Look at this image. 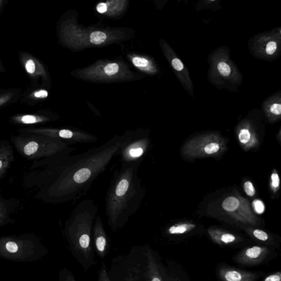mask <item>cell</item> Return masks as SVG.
<instances>
[{
    "instance_id": "7a4b0ae2",
    "label": "cell",
    "mask_w": 281,
    "mask_h": 281,
    "mask_svg": "<svg viewBox=\"0 0 281 281\" xmlns=\"http://www.w3.org/2000/svg\"><path fill=\"white\" fill-rule=\"evenodd\" d=\"M142 163H121L111 178L105 198V213L114 232L126 224L144 200L145 189L138 176Z\"/></svg>"
},
{
    "instance_id": "4316f807",
    "label": "cell",
    "mask_w": 281,
    "mask_h": 281,
    "mask_svg": "<svg viewBox=\"0 0 281 281\" xmlns=\"http://www.w3.org/2000/svg\"><path fill=\"white\" fill-rule=\"evenodd\" d=\"M172 66L173 68L175 69L178 70V71H181L184 68V64L179 58H175L172 61Z\"/></svg>"
},
{
    "instance_id": "8992f818",
    "label": "cell",
    "mask_w": 281,
    "mask_h": 281,
    "mask_svg": "<svg viewBox=\"0 0 281 281\" xmlns=\"http://www.w3.org/2000/svg\"><path fill=\"white\" fill-rule=\"evenodd\" d=\"M35 246L31 242L14 238L0 239V255L9 259L23 260L35 253Z\"/></svg>"
},
{
    "instance_id": "9c48e42d",
    "label": "cell",
    "mask_w": 281,
    "mask_h": 281,
    "mask_svg": "<svg viewBox=\"0 0 281 281\" xmlns=\"http://www.w3.org/2000/svg\"><path fill=\"white\" fill-rule=\"evenodd\" d=\"M218 275L221 281H255L259 277L254 272L243 271L225 265L218 268Z\"/></svg>"
},
{
    "instance_id": "5b68a950",
    "label": "cell",
    "mask_w": 281,
    "mask_h": 281,
    "mask_svg": "<svg viewBox=\"0 0 281 281\" xmlns=\"http://www.w3.org/2000/svg\"><path fill=\"white\" fill-rule=\"evenodd\" d=\"M122 143L118 157L121 163L142 162L150 148V138L144 130L128 131L121 136Z\"/></svg>"
},
{
    "instance_id": "d6986e66",
    "label": "cell",
    "mask_w": 281,
    "mask_h": 281,
    "mask_svg": "<svg viewBox=\"0 0 281 281\" xmlns=\"http://www.w3.org/2000/svg\"><path fill=\"white\" fill-rule=\"evenodd\" d=\"M218 69L222 75L227 77L231 73V68L227 63L224 62H221L219 63L218 65Z\"/></svg>"
},
{
    "instance_id": "1f68e13d",
    "label": "cell",
    "mask_w": 281,
    "mask_h": 281,
    "mask_svg": "<svg viewBox=\"0 0 281 281\" xmlns=\"http://www.w3.org/2000/svg\"><path fill=\"white\" fill-rule=\"evenodd\" d=\"M4 167V162L2 159H0V171H2Z\"/></svg>"
},
{
    "instance_id": "f546056e",
    "label": "cell",
    "mask_w": 281,
    "mask_h": 281,
    "mask_svg": "<svg viewBox=\"0 0 281 281\" xmlns=\"http://www.w3.org/2000/svg\"><path fill=\"white\" fill-rule=\"evenodd\" d=\"M97 10L100 14L106 13L107 11V6L105 4L101 3L97 5Z\"/></svg>"
},
{
    "instance_id": "30bf717a",
    "label": "cell",
    "mask_w": 281,
    "mask_h": 281,
    "mask_svg": "<svg viewBox=\"0 0 281 281\" xmlns=\"http://www.w3.org/2000/svg\"><path fill=\"white\" fill-rule=\"evenodd\" d=\"M210 237L213 241L220 245H230L236 242L238 238L233 234L219 230H209Z\"/></svg>"
},
{
    "instance_id": "ba28073f",
    "label": "cell",
    "mask_w": 281,
    "mask_h": 281,
    "mask_svg": "<svg viewBox=\"0 0 281 281\" xmlns=\"http://www.w3.org/2000/svg\"><path fill=\"white\" fill-rule=\"evenodd\" d=\"M92 236L95 252L98 256L104 258L108 253L109 242L102 220L99 215H97L93 226Z\"/></svg>"
},
{
    "instance_id": "ac0fdd59",
    "label": "cell",
    "mask_w": 281,
    "mask_h": 281,
    "mask_svg": "<svg viewBox=\"0 0 281 281\" xmlns=\"http://www.w3.org/2000/svg\"><path fill=\"white\" fill-rule=\"evenodd\" d=\"M253 235L257 240L262 242H266L269 240L268 234L262 230L255 229L253 231Z\"/></svg>"
},
{
    "instance_id": "8fae6325",
    "label": "cell",
    "mask_w": 281,
    "mask_h": 281,
    "mask_svg": "<svg viewBox=\"0 0 281 281\" xmlns=\"http://www.w3.org/2000/svg\"><path fill=\"white\" fill-rule=\"evenodd\" d=\"M195 227V225L190 223L177 224L170 227L168 232L170 235H183V234L191 231Z\"/></svg>"
},
{
    "instance_id": "d6a6232c",
    "label": "cell",
    "mask_w": 281,
    "mask_h": 281,
    "mask_svg": "<svg viewBox=\"0 0 281 281\" xmlns=\"http://www.w3.org/2000/svg\"><path fill=\"white\" fill-rule=\"evenodd\" d=\"M0 103H1V100H0Z\"/></svg>"
},
{
    "instance_id": "e0dca14e",
    "label": "cell",
    "mask_w": 281,
    "mask_h": 281,
    "mask_svg": "<svg viewBox=\"0 0 281 281\" xmlns=\"http://www.w3.org/2000/svg\"><path fill=\"white\" fill-rule=\"evenodd\" d=\"M251 134L247 128H243L239 133V142L243 144H247L249 142Z\"/></svg>"
},
{
    "instance_id": "83f0119b",
    "label": "cell",
    "mask_w": 281,
    "mask_h": 281,
    "mask_svg": "<svg viewBox=\"0 0 281 281\" xmlns=\"http://www.w3.org/2000/svg\"><path fill=\"white\" fill-rule=\"evenodd\" d=\"M26 69L28 73L31 74L34 73L36 69L34 62L32 60H28L26 64Z\"/></svg>"
},
{
    "instance_id": "44dd1931",
    "label": "cell",
    "mask_w": 281,
    "mask_h": 281,
    "mask_svg": "<svg viewBox=\"0 0 281 281\" xmlns=\"http://www.w3.org/2000/svg\"><path fill=\"white\" fill-rule=\"evenodd\" d=\"M132 62L134 66L138 68H145L149 65V61L144 58L134 57Z\"/></svg>"
},
{
    "instance_id": "3957f363",
    "label": "cell",
    "mask_w": 281,
    "mask_h": 281,
    "mask_svg": "<svg viewBox=\"0 0 281 281\" xmlns=\"http://www.w3.org/2000/svg\"><path fill=\"white\" fill-rule=\"evenodd\" d=\"M174 272L148 244L133 247L127 254L115 257L108 271L110 281H181Z\"/></svg>"
},
{
    "instance_id": "277c9868",
    "label": "cell",
    "mask_w": 281,
    "mask_h": 281,
    "mask_svg": "<svg viewBox=\"0 0 281 281\" xmlns=\"http://www.w3.org/2000/svg\"><path fill=\"white\" fill-rule=\"evenodd\" d=\"M97 213L94 201L89 199L82 201L70 213L64 227V235L70 251L85 271L97 262L92 237Z\"/></svg>"
},
{
    "instance_id": "603a6c76",
    "label": "cell",
    "mask_w": 281,
    "mask_h": 281,
    "mask_svg": "<svg viewBox=\"0 0 281 281\" xmlns=\"http://www.w3.org/2000/svg\"><path fill=\"white\" fill-rule=\"evenodd\" d=\"M21 120L24 124H30L36 122L37 121V119L36 117L34 115H27L23 116Z\"/></svg>"
},
{
    "instance_id": "4fadbf2b",
    "label": "cell",
    "mask_w": 281,
    "mask_h": 281,
    "mask_svg": "<svg viewBox=\"0 0 281 281\" xmlns=\"http://www.w3.org/2000/svg\"><path fill=\"white\" fill-rule=\"evenodd\" d=\"M106 39V34L102 32H94L92 33L90 35V42L93 44H101L103 43Z\"/></svg>"
},
{
    "instance_id": "52a82bcc",
    "label": "cell",
    "mask_w": 281,
    "mask_h": 281,
    "mask_svg": "<svg viewBox=\"0 0 281 281\" xmlns=\"http://www.w3.org/2000/svg\"><path fill=\"white\" fill-rule=\"evenodd\" d=\"M270 253V249L263 246L255 245L245 248L236 257V261L244 265H255L264 260Z\"/></svg>"
},
{
    "instance_id": "d4e9b609",
    "label": "cell",
    "mask_w": 281,
    "mask_h": 281,
    "mask_svg": "<svg viewBox=\"0 0 281 281\" xmlns=\"http://www.w3.org/2000/svg\"><path fill=\"white\" fill-rule=\"evenodd\" d=\"M262 281H281V273L280 272H276L272 273L268 275Z\"/></svg>"
},
{
    "instance_id": "ffe728a7",
    "label": "cell",
    "mask_w": 281,
    "mask_h": 281,
    "mask_svg": "<svg viewBox=\"0 0 281 281\" xmlns=\"http://www.w3.org/2000/svg\"><path fill=\"white\" fill-rule=\"evenodd\" d=\"M244 189L246 194L249 197H253L255 194L254 187L251 181H247L244 185Z\"/></svg>"
},
{
    "instance_id": "4dcf8cb0",
    "label": "cell",
    "mask_w": 281,
    "mask_h": 281,
    "mask_svg": "<svg viewBox=\"0 0 281 281\" xmlns=\"http://www.w3.org/2000/svg\"><path fill=\"white\" fill-rule=\"evenodd\" d=\"M35 97L46 98L48 96V92L45 90H40L34 93Z\"/></svg>"
},
{
    "instance_id": "5bb4252c",
    "label": "cell",
    "mask_w": 281,
    "mask_h": 281,
    "mask_svg": "<svg viewBox=\"0 0 281 281\" xmlns=\"http://www.w3.org/2000/svg\"><path fill=\"white\" fill-rule=\"evenodd\" d=\"M39 148V144L35 142L29 143L25 146L24 152L27 156H32L36 153Z\"/></svg>"
},
{
    "instance_id": "484cf974",
    "label": "cell",
    "mask_w": 281,
    "mask_h": 281,
    "mask_svg": "<svg viewBox=\"0 0 281 281\" xmlns=\"http://www.w3.org/2000/svg\"><path fill=\"white\" fill-rule=\"evenodd\" d=\"M277 49V44L274 42H269L266 45V51L268 55H271L274 54Z\"/></svg>"
},
{
    "instance_id": "7c38bea8",
    "label": "cell",
    "mask_w": 281,
    "mask_h": 281,
    "mask_svg": "<svg viewBox=\"0 0 281 281\" xmlns=\"http://www.w3.org/2000/svg\"><path fill=\"white\" fill-rule=\"evenodd\" d=\"M222 206L227 212H235L239 206V201L235 197H228L222 202Z\"/></svg>"
},
{
    "instance_id": "cb8c5ba5",
    "label": "cell",
    "mask_w": 281,
    "mask_h": 281,
    "mask_svg": "<svg viewBox=\"0 0 281 281\" xmlns=\"http://www.w3.org/2000/svg\"><path fill=\"white\" fill-rule=\"evenodd\" d=\"M271 185L273 188L278 189L280 185V179L277 173H273L271 175Z\"/></svg>"
},
{
    "instance_id": "6da1fadb",
    "label": "cell",
    "mask_w": 281,
    "mask_h": 281,
    "mask_svg": "<svg viewBox=\"0 0 281 281\" xmlns=\"http://www.w3.org/2000/svg\"><path fill=\"white\" fill-rule=\"evenodd\" d=\"M121 143V136L115 135L98 147L61 160L54 187L57 200L72 202L85 196L118 157Z\"/></svg>"
},
{
    "instance_id": "7402d4cb",
    "label": "cell",
    "mask_w": 281,
    "mask_h": 281,
    "mask_svg": "<svg viewBox=\"0 0 281 281\" xmlns=\"http://www.w3.org/2000/svg\"><path fill=\"white\" fill-rule=\"evenodd\" d=\"M253 206L257 214H261L265 212L264 204L260 200H255L253 202Z\"/></svg>"
},
{
    "instance_id": "f1b7e54d",
    "label": "cell",
    "mask_w": 281,
    "mask_h": 281,
    "mask_svg": "<svg viewBox=\"0 0 281 281\" xmlns=\"http://www.w3.org/2000/svg\"><path fill=\"white\" fill-rule=\"evenodd\" d=\"M270 111L274 115H279L281 114L280 104L274 103L270 107Z\"/></svg>"
},
{
    "instance_id": "2e32d148",
    "label": "cell",
    "mask_w": 281,
    "mask_h": 281,
    "mask_svg": "<svg viewBox=\"0 0 281 281\" xmlns=\"http://www.w3.org/2000/svg\"><path fill=\"white\" fill-rule=\"evenodd\" d=\"M119 69V67L118 64L115 63H109L104 67V72L105 74L112 76L118 73Z\"/></svg>"
},
{
    "instance_id": "9a60e30c",
    "label": "cell",
    "mask_w": 281,
    "mask_h": 281,
    "mask_svg": "<svg viewBox=\"0 0 281 281\" xmlns=\"http://www.w3.org/2000/svg\"><path fill=\"white\" fill-rule=\"evenodd\" d=\"M220 146L219 144L216 143H209L205 146L204 148V152L207 155H213L220 150Z\"/></svg>"
}]
</instances>
